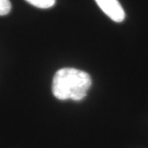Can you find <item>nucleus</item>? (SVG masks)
Returning <instances> with one entry per match:
<instances>
[{"mask_svg":"<svg viewBox=\"0 0 148 148\" xmlns=\"http://www.w3.org/2000/svg\"><path fill=\"white\" fill-rule=\"evenodd\" d=\"M91 78L87 73L73 68L58 70L53 78L52 92L58 100H83L91 86Z\"/></svg>","mask_w":148,"mask_h":148,"instance_id":"obj_1","label":"nucleus"},{"mask_svg":"<svg viewBox=\"0 0 148 148\" xmlns=\"http://www.w3.org/2000/svg\"><path fill=\"white\" fill-rule=\"evenodd\" d=\"M101 10L115 22H122L125 18V12L118 0H95Z\"/></svg>","mask_w":148,"mask_h":148,"instance_id":"obj_2","label":"nucleus"},{"mask_svg":"<svg viewBox=\"0 0 148 148\" xmlns=\"http://www.w3.org/2000/svg\"><path fill=\"white\" fill-rule=\"evenodd\" d=\"M12 5L9 0H0V16H5L10 12Z\"/></svg>","mask_w":148,"mask_h":148,"instance_id":"obj_4","label":"nucleus"},{"mask_svg":"<svg viewBox=\"0 0 148 148\" xmlns=\"http://www.w3.org/2000/svg\"><path fill=\"white\" fill-rule=\"evenodd\" d=\"M28 3L38 8L46 9L53 7L55 4L56 0H26Z\"/></svg>","mask_w":148,"mask_h":148,"instance_id":"obj_3","label":"nucleus"}]
</instances>
